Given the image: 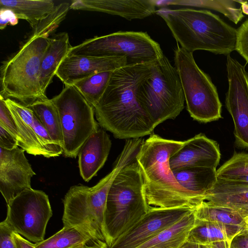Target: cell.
Wrapping results in <instances>:
<instances>
[{"mask_svg":"<svg viewBox=\"0 0 248 248\" xmlns=\"http://www.w3.org/2000/svg\"><path fill=\"white\" fill-rule=\"evenodd\" d=\"M179 185L205 200L207 193L217 180V170L206 168L190 167L172 170Z\"/></svg>","mask_w":248,"mask_h":248,"instance_id":"cell-24","label":"cell"},{"mask_svg":"<svg viewBox=\"0 0 248 248\" xmlns=\"http://www.w3.org/2000/svg\"><path fill=\"white\" fill-rule=\"evenodd\" d=\"M226 67L229 87L225 106L233 121L235 143L248 149V73L230 55L227 56Z\"/></svg>","mask_w":248,"mask_h":248,"instance_id":"cell-12","label":"cell"},{"mask_svg":"<svg viewBox=\"0 0 248 248\" xmlns=\"http://www.w3.org/2000/svg\"><path fill=\"white\" fill-rule=\"evenodd\" d=\"M113 71H105L93 75L73 85L93 107L99 101L108 85Z\"/></svg>","mask_w":248,"mask_h":248,"instance_id":"cell-30","label":"cell"},{"mask_svg":"<svg viewBox=\"0 0 248 248\" xmlns=\"http://www.w3.org/2000/svg\"><path fill=\"white\" fill-rule=\"evenodd\" d=\"M179 248H211L209 245H203L188 241L185 242Z\"/></svg>","mask_w":248,"mask_h":248,"instance_id":"cell-41","label":"cell"},{"mask_svg":"<svg viewBox=\"0 0 248 248\" xmlns=\"http://www.w3.org/2000/svg\"><path fill=\"white\" fill-rule=\"evenodd\" d=\"M70 6V4L66 2L56 5L53 10L33 29L31 35L48 37L49 35L58 27L65 18Z\"/></svg>","mask_w":248,"mask_h":248,"instance_id":"cell-31","label":"cell"},{"mask_svg":"<svg viewBox=\"0 0 248 248\" xmlns=\"http://www.w3.org/2000/svg\"><path fill=\"white\" fill-rule=\"evenodd\" d=\"M87 245H86L85 246H83V247H78V248H87Z\"/></svg>","mask_w":248,"mask_h":248,"instance_id":"cell-46","label":"cell"},{"mask_svg":"<svg viewBox=\"0 0 248 248\" xmlns=\"http://www.w3.org/2000/svg\"><path fill=\"white\" fill-rule=\"evenodd\" d=\"M18 147L16 138L2 125L0 124V147L12 150Z\"/></svg>","mask_w":248,"mask_h":248,"instance_id":"cell-36","label":"cell"},{"mask_svg":"<svg viewBox=\"0 0 248 248\" xmlns=\"http://www.w3.org/2000/svg\"><path fill=\"white\" fill-rule=\"evenodd\" d=\"M155 7L153 0H74L70 9L100 12L132 20L154 14Z\"/></svg>","mask_w":248,"mask_h":248,"instance_id":"cell-18","label":"cell"},{"mask_svg":"<svg viewBox=\"0 0 248 248\" xmlns=\"http://www.w3.org/2000/svg\"><path fill=\"white\" fill-rule=\"evenodd\" d=\"M92 239L78 228L63 227L46 240L35 243L36 248H75L85 246Z\"/></svg>","mask_w":248,"mask_h":248,"instance_id":"cell-29","label":"cell"},{"mask_svg":"<svg viewBox=\"0 0 248 248\" xmlns=\"http://www.w3.org/2000/svg\"><path fill=\"white\" fill-rule=\"evenodd\" d=\"M14 232L4 222L0 223V248H17L14 236Z\"/></svg>","mask_w":248,"mask_h":248,"instance_id":"cell-35","label":"cell"},{"mask_svg":"<svg viewBox=\"0 0 248 248\" xmlns=\"http://www.w3.org/2000/svg\"><path fill=\"white\" fill-rule=\"evenodd\" d=\"M183 144L153 133L142 144L136 160L143 180L147 212L180 208L195 210L205 201L181 186L170 168V156Z\"/></svg>","mask_w":248,"mask_h":248,"instance_id":"cell-2","label":"cell"},{"mask_svg":"<svg viewBox=\"0 0 248 248\" xmlns=\"http://www.w3.org/2000/svg\"><path fill=\"white\" fill-rule=\"evenodd\" d=\"M237 236H248V214L245 217V224L243 229Z\"/></svg>","mask_w":248,"mask_h":248,"instance_id":"cell-44","label":"cell"},{"mask_svg":"<svg viewBox=\"0 0 248 248\" xmlns=\"http://www.w3.org/2000/svg\"><path fill=\"white\" fill-rule=\"evenodd\" d=\"M111 146L108 135L99 128L86 140L78 154L80 174L85 182L97 174L106 162Z\"/></svg>","mask_w":248,"mask_h":248,"instance_id":"cell-19","label":"cell"},{"mask_svg":"<svg viewBox=\"0 0 248 248\" xmlns=\"http://www.w3.org/2000/svg\"><path fill=\"white\" fill-rule=\"evenodd\" d=\"M151 74L138 89V101L155 127L174 119L184 108L185 95L177 70L164 55L151 64Z\"/></svg>","mask_w":248,"mask_h":248,"instance_id":"cell-7","label":"cell"},{"mask_svg":"<svg viewBox=\"0 0 248 248\" xmlns=\"http://www.w3.org/2000/svg\"><path fill=\"white\" fill-rule=\"evenodd\" d=\"M248 174V153L235 152L217 170L218 178Z\"/></svg>","mask_w":248,"mask_h":248,"instance_id":"cell-32","label":"cell"},{"mask_svg":"<svg viewBox=\"0 0 248 248\" xmlns=\"http://www.w3.org/2000/svg\"><path fill=\"white\" fill-rule=\"evenodd\" d=\"M192 211L180 208L148 211L109 248H137Z\"/></svg>","mask_w":248,"mask_h":248,"instance_id":"cell-14","label":"cell"},{"mask_svg":"<svg viewBox=\"0 0 248 248\" xmlns=\"http://www.w3.org/2000/svg\"><path fill=\"white\" fill-rule=\"evenodd\" d=\"M52 0H0V7L12 10L18 19L26 20L33 29L55 7Z\"/></svg>","mask_w":248,"mask_h":248,"instance_id":"cell-25","label":"cell"},{"mask_svg":"<svg viewBox=\"0 0 248 248\" xmlns=\"http://www.w3.org/2000/svg\"><path fill=\"white\" fill-rule=\"evenodd\" d=\"M140 145L133 140L126 141L112 170L93 187L71 186L63 199V226L78 228L92 240L106 242L104 229L107 196L116 175L126 165L134 161Z\"/></svg>","mask_w":248,"mask_h":248,"instance_id":"cell-3","label":"cell"},{"mask_svg":"<svg viewBox=\"0 0 248 248\" xmlns=\"http://www.w3.org/2000/svg\"><path fill=\"white\" fill-rule=\"evenodd\" d=\"M13 236L17 248H36L35 244L31 243L17 233L14 232Z\"/></svg>","mask_w":248,"mask_h":248,"instance_id":"cell-38","label":"cell"},{"mask_svg":"<svg viewBox=\"0 0 248 248\" xmlns=\"http://www.w3.org/2000/svg\"><path fill=\"white\" fill-rule=\"evenodd\" d=\"M174 62L182 86L186 108L195 120L207 123L222 118V104L210 77L196 64L190 53L177 44Z\"/></svg>","mask_w":248,"mask_h":248,"instance_id":"cell-8","label":"cell"},{"mask_svg":"<svg viewBox=\"0 0 248 248\" xmlns=\"http://www.w3.org/2000/svg\"><path fill=\"white\" fill-rule=\"evenodd\" d=\"M222 179L226 180L238 184L248 186V174L229 176L223 178Z\"/></svg>","mask_w":248,"mask_h":248,"instance_id":"cell-40","label":"cell"},{"mask_svg":"<svg viewBox=\"0 0 248 248\" xmlns=\"http://www.w3.org/2000/svg\"><path fill=\"white\" fill-rule=\"evenodd\" d=\"M155 13L181 47L189 52L202 50L228 55L235 50L237 30L209 11L162 7Z\"/></svg>","mask_w":248,"mask_h":248,"instance_id":"cell-4","label":"cell"},{"mask_svg":"<svg viewBox=\"0 0 248 248\" xmlns=\"http://www.w3.org/2000/svg\"><path fill=\"white\" fill-rule=\"evenodd\" d=\"M0 124L12 134L18 142L20 147L22 141L16 124L12 114L8 108L4 98L0 95Z\"/></svg>","mask_w":248,"mask_h":248,"instance_id":"cell-33","label":"cell"},{"mask_svg":"<svg viewBox=\"0 0 248 248\" xmlns=\"http://www.w3.org/2000/svg\"><path fill=\"white\" fill-rule=\"evenodd\" d=\"M50 38L31 35L19 50L0 68V94L4 99H14L28 107L47 98L40 90L39 76L42 59Z\"/></svg>","mask_w":248,"mask_h":248,"instance_id":"cell-6","label":"cell"},{"mask_svg":"<svg viewBox=\"0 0 248 248\" xmlns=\"http://www.w3.org/2000/svg\"><path fill=\"white\" fill-rule=\"evenodd\" d=\"M242 229L237 226L196 219L195 226L190 231L186 241L203 245L232 241Z\"/></svg>","mask_w":248,"mask_h":248,"instance_id":"cell-23","label":"cell"},{"mask_svg":"<svg viewBox=\"0 0 248 248\" xmlns=\"http://www.w3.org/2000/svg\"><path fill=\"white\" fill-rule=\"evenodd\" d=\"M68 55L95 57H121L127 65L152 63L164 55L160 45L146 32L118 31L87 39L72 46Z\"/></svg>","mask_w":248,"mask_h":248,"instance_id":"cell-9","label":"cell"},{"mask_svg":"<svg viewBox=\"0 0 248 248\" xmlns=\"http://www.w3.org/2000/svg\"><path fill=\"white\" fill-rule=\"evenodd\" d=\"M127 65L125 57H95L67 55L59 65L55 75L65 86L75 83L95 74L114 71Z\"/></svg>","mask_w":248,"mask_h":248,"instance_id":"cell-17","label":"cell"},{"mask_svg":"<svg viewBox=\"0 0 248 248\" xmlns=\"http://www.w3.org/2000/svg\"><path fill=\"white\" fill-rule=\"evenodd\" d=\"M196 219L192 211L137 248H179L186 242Z\"/></svg>","mask_w":248,"mask_h":248,"instance_id":"cell-22","label":"cell"},{"mask_svg":"<svg viewBox=\"0 0 248 248\" xmlns=\"http://www.w3.org/2000/svg\"><path fill=\"white\" fill-rule=\"evenodd\" d=\"M28 107L46 129L53 142L62 148L63 139L60 117L51 99L37 100Z\"/></svg>","mask_w":248,"mask_h":248,"instance_id":"cell-26","label":"cell"},{"mask_svg":"<svg viewBox=\"0 0 248 248\" xmlns=\"http://www.w3.org/2000/svg\"><path fill=\"white\" fill-rule=\"evenodd\" d=\"M231 248H248V236H236L231 242Z\"/></svg>","mask_w":248,"mask_h":248,"instance_id":"cell-39","label":"cell"},{"mask_svg":"<svg viewBox=\"0 0 248 248\" xmlns=\"http://www.w3.org/2000/svg\"><path fill=\"white\" fill-rule=\"evenodd\" d=\"M7 206L3 221L14 232L35 243L44 240L52 211L48 197L44 191L32 188L26 189Z\"/></svg>","mask_w":248,"mask_h":248,"instance_id":"cell-11","label":"cell"},{"mask_svg":"<svg viewBox=\"0 0 248 248\" xmlns=\"http://www.w3.org/2000/svg\"><path fill=\"white\" fill-rule=\"evenodd\" d=\"M60 117L63 135V154L76 158L86 140L99 129L94 110L74 85L65 86L51 99Z\"/></svg>","mask_w":248,"mask_h":248,"instance_id":"cell-10","label":"cell"},{"mask_svg":"<svg viewBox=\"0 0 248 248\" xmlns=\"http://www.w3.org/2000/svg\"><path fill=\"white\" fill-rule=\"evenodd\" d=\"M221 153L218 143L200 133L184 141L182 146L169 158L172 170L190 167L216 170Z\"/></svg>","mask_w":248,"mask_h":248,"instance_id":"cell-16","label":"cell"},{"mask_svg":"<svg viewBox=\"0 0 248 248\" xmlns=\"http://www.w3.org/2000/svg\"><path fill=\"white\" fill-rule=\"evenodd\" d=\"M205 201L213 206L248 213V186L217 178Z\"/></svg>","mask_w":248,"mask_h":248,"instance_id":"cell-20","label":"cell"},{"mask_svg":"<svg viewBox=\"0 0 248 248\" xmlns=\"http://www.w3.org/2000/svg\"><path fill=\"white\" fill-rule=\"evenodd\" d=\"M152 63L127 65L113 71L93 107L98 124L116 138H141L153 133L154 123L137 97L139 88L151 74Z\"/></svg>","mask_w":248,"mask_h":248,"instance_id":"cell-1","label":"cell"},{"mask_svg":"<svg viewBox=\"0 0 248 248\" xmlns=\"http://www.w3.org/2000/svg\"><path fill=\"white\" fill-rule=\"evenodd\" d=\"M18 18L11 10L1 8L0 10V29H4L7 25H16Z\"/></svg>","mask_w":248,"mask_h":248,"instance_id":"cell-37","label":"cell"},{"mask_svg":"<svg viewBox=\"0 0 248 248\" xmlns=\"http://www.w3.org/2000/svg\"><path fill=\"white\" fill-rule=\"evenodd\" d=\"M232 241L221 242L209 245L211 248H231Z\"/></svg>","mask_w":248,"mask_h":248,"instance_id":"cell-43","label":"cell"},{"mask_svg":"<svg viewBox=\"0 0 248 248\" xmlns=\"http://www.w3.org/2000/svg\"><path fill=\"white\" fill-rule=\"evenodd\" d=\"M4 100L16 124L22 141L21 148L28 154L47 158L63 154L62 148L53 142L29 108L10 98Z\"/></svg>","mask_w":248,"mask_h":248,"instance_id":"cell-13","label":"cell"},{"mask_svg":"<svg viewBox=\"0 0 248 248\" xmlns=\"http://www.w3.org/2000/svg\"><path fill=\"white\" fill-rule=\"evenodd\" d=\"M236 1L241 4V7L243 12L248 15V0H236Z\"/></svg>","mask_w":248,"mask_h":248,"instance_id":"cell-45","label":"cell"},{"mask_svg":"<svg viewBox=\"0 0 248 248\" xmlns=\"http://www.w3.org/2000/svg\"><path fill=\"white\" fill-rule=\"evenodd\" d=\"M236 0H156L157 6L170 5H179L205 8L217 11L222 13L235 24L238 23L244 16L241 8H237Z\"/></svg>","mask_w":248,"mask_h":248,"instance_id":"cell-28","label":"cell"},{"mask_svg":"<svg viewBox=\"0 0 248 248\" xmlns=\"http://www.w3.org/2000/svg\"><path fill=\"white\" fill-rule=\"evenodd\" d=\"M18 147L12 150L0 147V191L7 204L23 191L31 188L36 174Z\"/></svg>","mask_w":248,"mask_h":248,"instance_id":"cell-15","label":"cell"},{"mask_svg":"<svg viewBox=\"0 0 248 248\" xmlns=\"http://www.w3.org/2000/svg\"><path fill=\"white\" fill-rule=\"evenodd\" d=\"M146 213L143 180L135 160L116 175L108 194L104 229L108 247Z\"/></svg>","mask_w":248,"mask_h":248,"instance_id":"cell-5","label":"cell"},{"mask_svg":"<svg viewBox=\"0 0 248 248\" xmlns=\"http://www.w3.org/2000/svg\"><path fill=\"white\" fill-rule=\"evenodd\" d=\"M68 34L59 33L50 38L49 45L42 59L39 70V80L40 90L45 95L55 73L64 58L72 47Z\"/></svg>","mask_w":248,"mask_h":248,"instance_id":"cell-21","label":"cell"},{"mask_svg":"<svg viewBox=\"0 0 248 248\" xmlns=\"http://www.w3.org/2000/svg\"><path fill=\"white\" fill-rule=\"evenodd\" d=\"M93 244L91 246H87V248H109L105 241L97 240L93 241Z\"/></svg>","mask_w":248,"mask_h":248,"instance_id":"cell-42","label":"cell"},{"mask_svg":"<svg viewBox=\"0 0 248 248\" xmlns=\"http://www.w3.org/2000/svg\"><path fill=\"white\" fill-rule=\"evenodd\" d=\"M196 219L220 224L237 226L243 228L247 213L217 207L203 202L195 210Z\"/></svg>","mask_w":248,"mask_h":248,"instance_id":"cell-27","label":"cell"},{"mask_svg":"<svg viewBox=\"0 0 248 248\" xmlns=\"http://www.w3.org/2000/svg\"><path fill=\"white\" fill-rule=\"evenodd\" d=\"M235 50L248 62V19L237 29Z\"/></svg>","mask_w":248,"mask_h":248,"instance_id":"cell-34","label":"cell"}]
</instances>
